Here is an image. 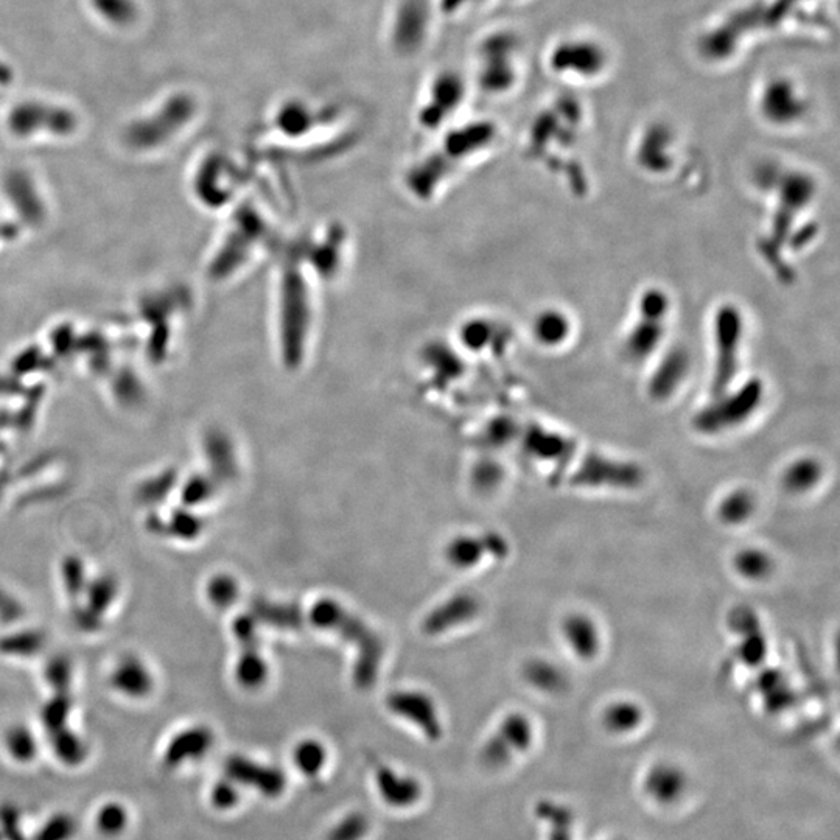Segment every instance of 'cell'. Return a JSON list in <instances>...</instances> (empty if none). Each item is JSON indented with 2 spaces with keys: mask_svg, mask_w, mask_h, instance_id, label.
<instances>
[{
  "mask_svg": "<svg viewBox=\"0 0 840 840\" xmlns=\"http://www.w3.org/2000/svg\"><path fill=\"white\" fill-rule=\"evenodd\" d=\"M60 579L63 590L70 599L80 598L89 581L83 559L75 554L64 557L60 567Z\"/></svg>",
  "mask_w": 840,
  "mask_h": 840,
  "instance_id": "60d3db41",
  "label": "cell"
},
{
  "mask_svg": "<svg viewBox=\"0 0 840 840\" xmlns=\"http://www.w3.org/2000/svg\"><path fill=\"white\" fill-rule=\"evenodd\" d=\"M215 487L210 478L203 475H196L189 478L182 484L181 500L182 506L195 509L196 506L207 503L214 497Z\"/></svg>",
  "mask_w": 840,
  "mask_h": 840,
  "instance_id": "f6af8a7d",
  "label": "cell"
},
{
  "mask_svg": "<svg viewBox=\"0 0 840 840\" xmlns=\"http://www.w3.org/2000/svg\"><path fill=\"white\" fill-rule=\"evenodd\" d=\"M638 318L624 338V352L632 363H644L660 349L668 329V316L637 310Z\"/></svg>",
  "mask_w": 840,
  "mask_h": 840,
  "instance_id": "e0dca14e",
  "label": "cell"
},
{
  "mask_svg": "<svg viewBox=\"0 0 840 840\" xmlns=\"http://www.w3.org/2000/svg\"><path fill=\"white\" fill-rule=\"evenodd\" d=\"M531 739L532 725L525 714H509L508 718L501 722L497 732L484 744L481 758L487 766H503L512 756L528 749Z\"/></svg>",
  "mask_w": 840,
  "mask_h": 840,
  "instance_id": "5bb4252c",
  "label": "cell"
},
{
  "mask_svg": "<svg viewBox=\"0 0 840 840\" xmlns=\"http://www.w3.org/2000/svg\"><path fill=\"white\" fill-rule=\"evenodd\" d=\"M270 669L259 648H243L235 663V679L243 688L257 690L268 679Z\"/></svg>",
  "mask_w": 840,
  "mask_h": 840,
  "instance_id": "d6a6232c",
  "label": "cell"
},
{
  "mask_svg": "<svg viewBox=\"0 0 840 840\" xmlns=\"http://www.w3.org/2000/svg\"><path fill=\"white\" fill-rule=\"evenodd\" d=\"M447 559L453 567L473 568L481 564L484 557L504 559L509 554V543L506 537L498 532H484L480 536L455 537L447 546Z\"/></svg>",
  "mask_w": 840,
  "mask_h": 840,
  "instance_id": "2e32d148",
  "label": "cell"
},
{
  "mask_svg": "<svg viewBox=\"0 0 840 840\" xmlns=\"http://www.w3.org/2000/svg\"><path fill=\"white\" fill-rule=\"evenodd\" d=\"M223 775L235 781L246 794L254 792L266 802L280 800L288 788L284 770L246 755L229 756L224 763Z\"/></svg>",
  "mask_w": 840,
  "mask_h": 840,
  "instance_id": "8fae6325",
  "label": "cell"
},
{
  "mask_svg": "<svg viewBox=\"0 0 840 840\" xmlns=\"http://www.w3.org/2000/svg\"><path fill=\"white\" fill-rule=\"evenodd\" d=\"M501 2H506V4H518V2H525V0H501Z\"/></svg>",
  "mask_w": 840,
  "mask_h": 840,
  "instance_id": "816d5d0a",
  "label": "cell"
},
{
  "mask_svg": "<svg viewBox=\"0 0 840 840\" xmlns=\"http://www.w3.org/2000/svg\"><path fill=\"white\" fill-rule=\"evenodd\" d=\"M117 596H119V584H117L116 578L111 574H100L95 578H89L81 599H86L84 607H88L89 610L103 618V615L116 602Z\"/></svg>",
  "mask_w": 840,
  "mask_h": 840,
  "instance_id": "1f68e13d",
  "label": "cell"
},
{
  "mask_svg": "<svg viewBox=\"0 0 840 840\" xmlns=\"http://www.w3.org/2000/svg\"><path fill=\"white\" fill-rule=\"evenodd\" d=\"M523 674L526 682L542 693H560L567 685L564 672L548 660H531L526 663Z\"/></svg>",
  "mask_w": 840,
  "mask_h": 840,
  "instance_id": "d590c367",
  "label": "cell"
},
{
  "mask_svg": "<svg viewBox=\"0 0 840 840\" xmlns=\"http://www.w3.org/2000/svg\"><path fill=\"white\" fill-rule=\"evenodd\" d=\"M252 615L259 621L260 626L266 624V626L280 630H298L304 623L301 609L294 604H288V602L257 599L252 604Z\"/></svg>",
  "mask_w": 840,
  "mask_h": 840,
  "instance_id": "4316f807",
  "label": "cell"
},
{
  "mask_svg": "<svg viewBox=\"0 0 840 840\" xmlns=\"http://www.w3.org/2000/svg\"><path fill=\"white\" fill-rule=\"evenodd\" d=\"M688 371H690V358L685 350H669L649 378L648 389L652 399H671L685 382Z\"/></svg>",
  "mask_w": 840,
  "mask_h": 840,
  "instance_id": "44dd1931",
  "label": "cell"
},
{
  "mask_svg": "<svg viewBox=\"0 0 840 840\" xmlns=\"http://www.w3.org/2000/svg\"><path fill=\"white\" fill-rule=\"evenodd\" d=\"M72 710H74V700L69 693H53L39 711V721L46 730V735L69 725Z\"/></svg>",
  "mask_w": 840,
  "mask_h": 840,
  "instance_id": "74e56055",
  "label": "cell"
},
{
  "mask_svg": "<svg viewBox=\"0 0 840 840\" xmlns=\"http://www.w3.org/2000/svg\"><path fill=\"white\" fill-rule=\"evenodd\" d=\"M46 646V634L38 629H21L0 640V652L10 657H36Z\"/></svg>",
  "mask_w": 840,
  "mask_h": 840,
  "instance_id": "e575fe53",
  "label": "cell"
},
{
  "mask_svg": "<svg viewBox=\"0 0 840 840\" xmlns=\"http://www.w3.org/2000/svg\"><path fill=\"white\" fill-rule=\"evenodd\" d=\"M532 332L534 338L540 346L548 347V349H556L567 343L571 335V321L567 313L557 308H548L543 310L534 319L532 324Z\"/></svg>",
  "mask_w": 840,
  "mask_h": 840,
  "instance_id": "484cf974",
  "label": "cell"
},
{
  "mask_svg": "<svg viewBox=\"0 0 840 840\" xmlns=\"http://www.w3.org/2000/svg\"><path fill=\"white\" fill-rule=\"evenodd\" d=\"M372 789L378 802L391 812L416 811L425 800V786L416 775L389 764H378L372 772Z\"/></svg>",
  "mask_w": 840,
  "mask_h": 840,
  "instance_id": "30bf717a",
  "label": "cell"
},
{
  "mask_svg": "<svg viewBox=\"0 0 840 840\" xmlns=\"http://www.w3.org/2000/svg\"><path fill=\"white\" fill-rule=\"evenodd\" d=\"M744 316L733 304H724L714 313L713 319V374L711 394L718 396L732 388L739 371L742 340H744Z\"/></svg>",
  "mask_w": 840,
  "mask_h": 840,
  "instance_id": "9c48e42d",
  "label": "cell"
},
{
  "mask_svg": "<svg viewBox=\"0 0 840 840\" xmlns=\"http://www.w3.org/2000/svg\"><path fill=\"white\" fill-rule=\"evenodd\" d=\"M438 24L431 0H392L383 25L386 49L397 60H414L430 46Z\"/></svg>",
  "mask_w": 840,
  "mask_h": 840,
  "instance_id": "8992f818",
  "label": "cell"
},
{
  "mask_svg": "<svg viewBox=\"0 0 840 840\" xmlns=\"http://www.w3.org/2000/svg\"><path fill=\"white\" fill-rule=\"evenodd\" d=\"M489 0H431L439 22H456L480 10Z\"/></svg>",
  "mask_w": 840,
  "mask_h": 840,
  "instance_id": "ee69618b",
  "label": "cell"
},
{
  "mask_svg": "<svg viewBox=\"0 0 840 840\" xmlns=\"http://www.w3.org/2000/svg\"><path fill=\"white\" fill-rule=\"evenodd\" d=\"M823 464L814 456H800L789 462L781 475L784 490L792 495L808 494L823 480Z\"/></svg>",
  "mask_w": 840,
  "mask_h": 840,
  "instance_id": "603a6c76",
  "label": "cell"
},
{
  "mask_svg": "<svg viewBox=\"0 0 840 840\" xmlns=\"http://www.w3.org/2000/svg\"><path fill=\"white\" fill-rule=\"evenodd\" d=\"M240 595V585L231 574H215L207 581L206 598L215 609H228L234 606Z\"/></svg>",
  "mask_w": 840,
  "mask_h": 840,
  "instance_id": "ab89813d",
  "label": "cell"
},
{
  "mask_svg": "<svg viewBox=\"0 0 840 840\" xmlns=\"http://www.w3.org/2000/svg\"><path fill=\"white\" fill-rule=\"evenodd\" d=\"M319 122V109L313 108L307 98L284 97L271 112V123L277 134L284 137H301Z\"/></svg>",
  "mask_w": 840,
  "mask_h": 840,
  "instance_id": "d6986e66",
  "label": "cell"
},
{
  "mask_svg": "<svg viewBox=\"0 0 840 840\" xmlns=\"http://www.w3.org/2000/svg\"><path fill=\"white\" fill-rule=\"evenodd\" d=\"M546 70L568 86L601 83L612 69V53L598 36L570 33L559 36L546 49Z\"/></svg>",
  "mask_w": 840,
  "mask_h": 840,
  "instance_id": "277c9868",
  "label": "cell"
},
{
  "mask_svg": "<svg viewBox=\"0 0 840 840\" xmlns=\"http://www.w3.org/2000/svg\"><path fill=\"white\" fill-rule=\"evenodd\" d=\"M259 629V621L254 618L252 613L238 616L232 624V632H234V637L237 638L238 643L242 644V649L259 648Z\"/></svg>",
  "mask_w": 840,
  "mask_h": 840,
  "instance_id": "7dc6e473",
  "label": "cell"
},
{
  "mask_svg": "<svg viewBox=\"0 0 840 840\" xmlns=\"http://www.w3.org/2000/svg\"><path fill=\"white\" fill-rule=\"evenodd\" d=\"M560 630L565 643L576 657L585 662L598 657L602 648V638L598 624L592 616H588L587 613H570L562 621Z\"/></svg>",
  "mask_w": 840,
  "mask_h": 840,
  "instance_id": "ffe728a7",
  "label": "cell"
},
{
  "mask_svg": "<svg viewBox=\"0 0 840 840\" xmlns=\"http://www.w3.org/2000/svg\"><path fill=\"white\" fill-rule=\"evenodd\" d=\"M501 476L503 475H501L500 467L495 466L492 462H487V464L478 467V470H476L475 484L481 487V489L490 490L500 483Z\"/></svg>",
  "mask_w": 840,
  "mask_h": 840,
  "instance_id": "f907efd6",
  "label": "cell"
},
{
  "mask_svg": "<svg viewBox=\"0 0 840 840\" xmlns=\"http://www.w3.org/2000/svg\"><path fill=\"white\" fill-rule=\"evenodd\" d=\"M109 686L123 699H148L156 690V676L144 658L136 654H125L117 658L108 677Z\"/></svg>",
  "mask_w": 840,
  "mask_h": 840,
  "instance_id": "9a60e30c",
  "label": "cell"
},
{
  "mask_svg": "<svg viewBox=\"0 0 840 840\" xmlns=\"http://www.w3.org/2000/svg\"><path fill=\"white\" fill-rule=\"evenodd\" d=\"M246 800V792L231 778H218L207 791V805L218 814H232L242 808Z\"/></svg>",
  "mask_w": 840,
  "mask_h": 840,
  "instance_id": "836d02e7",
  "label": "cell"
},
{
  "mask_svg": "<svg viewBox=\"0 0 840 840\" xmlns=\"http://www.w3.org/2000/svg\"><path fill=\"white\" fill-rule=\"evenodd\" d=\"M523 447L529 455L553 466L557 483L615 490L637 489L643 483V470L634 462L587 452L565 434L540 425L528 427Z\"/></svg>",
  "mask_w": 840,
  "mask_h": 840,
  "instance_id": "6da1fadb",
  "label": "cell"
},
{
  "mask_svg": "<svg viewBox=\"0 0 840 840\" xmlns=\"http://www.w3.org/2000/svg\"><path fill=\"white\" fill-rule=\"evenodd\" d=\"M78 825L69 812H55L49 819L44 820L32 840H74L77 836Z\"/></svg>",
  "mask_w": 840,
  "mask_h": 840,
  "instance_id": "7bdbcfd3",
  "label": "cell"
},
{
  "mask_svg": "<svg viewBox=\"0 0 840 840\" xmlns=\"http://www.w3.org/2000/svg\"><path fill=\"white\" fill-rule=\"evenodd\" d=\"M215 733L204 724H193L173 733L165 742L161 761L167 770H178L206 760L214 750Z\"/></svg>",
  "mask_w": 840,
  "mask_h": 840,
  "instance_id": "4fadbf2b",
  "label": "cell"
},
{
  "mask_svg": "<svg viewBox=\"0 0 840 840\" xmlns=\"http://www.w3.org/2000/svg\"><path fill=\"white\" fill-rule=\"evenodd\" d=\"M372 828L374 825L368 812L360 808L349 809L330 822L322 840H369Z\"/></svg>",
  "mask_w": 840,
  "mask_h": 840,
  "instance_id": "83f0119b",
  "label": "cell"
},
{
  "mask_svg": "<svg viewBox=\"0 0 840 840\" xmlns=\"http://www.w3.org/2000/svg\"><path fill=\"white\" fill-rule=\"evenodd\" d=\"M0 834L4 836V840H24L21 816L13 806L4 805L0 808Z\"/></svg>",
  "mask_w": 840,
  "mask_h": 840,
  "instance_id": "681fc988",
  "label": "cell"
},
{
  "mask_svg": "<svg viewBox=\"0 0 840 840\" xmlns=\"http://www.w3.org/2000/svg\"><path fill=\"white\" fill-rule=\"evenodd\" d=\"M480 612V599L470 595V593H458V595L448 598L447 601L441 602L438 607H434L428 613L424 620L425 634L431 635V637L444 634L448 630L456 629V627L464 626V624L475 620Z\"/></svg>",
  "mask_w": 840,
  "mask_h": 840,
  "instance_id": "ac0fdd59",
  "label": "cell"
},
{
  "mask_svg": "<svg viewBox=\"0 0 840 840\" xmlns=\"http://www.w3.org/2000/svg\"><path fill=\"white\" fill-rule=\"evenodd\" d=\"M523 55V39L514 28H490L473 47L472 89L495 100L514 94L522 83Z\"/></svg>",
  "mask_w": 840,
  "mask_h": 840,
  "instance_id": "7a4b0ae2",
  "label": "cell"
},
{
  "mask_svg": "<svg viewBox=\"0 0 840 840\" xmlns=\"http://www.w3.org/2000/svg\"><path fill=\"white\" fill-rule=\"evenodd\" d=\"M755 111L761 122L775 130H792L811 114V95L800 78L789 72H774L756 84Z\"/></svg>",
  "mask_w": 840,
  "mask_h": 840,
  "instance_id": "52a82bcc",
  "label": "cell"
},
{
  "mask_svg": "<svg viewBox=\"0 0 840 840\" xmlns=\"http://www.w3.org/2000/svg\"><path fill=\"white\" fill-rule=\"evenodd\" d=\"M0 840H4V836H2V834H0Z\"/></svg>",
  "mask_w": 840,
  "mask_h": 840,
  "instance_id": "f5cc1de1",
  "label": "cell"
},
{
  "mask_svg": "<svg viewBox=\"0 0 840 840\" xmlns=\"http://www.w3.org/2000/svg\"><path fill=\"white\" fill-rule=\"evenodd\" d=\"M469 75L456 67H439L428 75L417 97L414 119L420 130L442 133L453 125L469 102L472 92Z\"/></svg>",
  "mask_w": 840,
  "mask_h": 840,
  "instance_id": "5b68a950",
  "label": "cell"
},
{
  "mask_svg": "<svg viewBox=\"0 0 840 840\" xmlns=\"http://www.w3.org/2000/svg\"><path fill=\"white\" fill-rule=\"evenodd\" d=\"M24 616L25 609L22 602L13 593L8 592L7 588L0 585V624L2 626L18 624Z\"/></svg>",
  "mask_w": 840,
  "mask_h": 840,
  "instance_id": "c3c4849f",
  "label": "cell"
},
{
  "mask_svg": "<svg viewBox=\"0 0 840 840\" xmlns=\"http://www.w3.org/2000/svg\"><path fill=\"white\" fill-rule=\"evenodd\" d=\"M168 532V536L175 537L184 542L195 540L196 537L201 536L204 531L203 518L196 514L192 508L182 506L181 509H175L172 514L168 515L167 520L161 518V529L159 532Z\"/></svg>",
  "mask_w": 840,
  "mask_h": 840,
  "instance_id": "8d00e7d4",
  "label": "cell"
},
{
  "mask_svg": "<svg viewBox=\"0 0 840 840\" xmlns=\"http://www.w3.org/2000/svg\"><path fill=\"white\" fill-rule=\"evenodd\" d=\"M733 567L741 578L747 581H766L774 573V557L761 548H744L733 557Z\"/></svg>",
  "mask_w": 840,
  "mask_h": 840,
  "instance_id": "4dcf8cb0",
  "label": "cell"
},
{
  "mask_svg": "<svg viewBox=\"0 0 840 840\" xmlns=\"http://www.w3.org/2000/svg\"><path fill=\"white\" fill-rule=\"evenodd\" d=\"M764 385L760 378H750L738 389L728 388L694 416L693 427L705 436L725 433L746 424L760 408Z\"/></svg>",
  "mask_w": 840,
  "mask_h": 840,
  "instance_id": "ba28073f",
  "label": "cell"
},
{
  "mask_svg": "<svg viewBox=\"0 0 840 840\" xmlns=\"http://www.w3.org/2000/svg\"><path fill=\"white\" fill-rule=\"evenodd\" d=\"M131 825V812L125 803L108 800L98 806L94 814V826L100 836L117 839L128 831Z\"/></svg>",
  "mask_w": 840,
  "mask_h": 840,
  "instance_id": "f1b7e54d",
  "label": "cell"
},
{
  "mask_svg": "<svg viewBox=\"0 0 840 840\" xmlns=\"http://www.w3.org/2000/svg\"><path fill=\"white\" fill-rule=\"evenodd\" d=\"M47 739H49L53 756L63 766L75 769V767H80L88 760V742L69 725L60 728V730H55V732L47 733Z\"/></svg>",
  "mask_w": 840,
  "mask_h": 840,
  "instance_id": "cb8c5ba5",
  "label": "cell"
},
{
  "mask_svg": "<svg viewBox=\"0 0 840 840\" xmlns=\"http://www.w3.org/2000/svg\"><path fill=\"white\" fill-rule=\"evenodd\" d=\"M386 707L397 718L416 728L427 741L438 742L444 738L441 713L428 694L416 690H399L389 694Z\"/></svg>",
  "mask_w": 840,
  "mask_h": 840,
  "instance_id": "7c38bea8",
  "label": "cell"
},
{
  "mask_svg": "<svg viewBox=\"0 0 840 840\" xmlns=\"http://www.w3.org/2000/svg\"><path fill=\"white\" fill-rule=\"evenodd\" d=\"M643 719V708L632 700H618L604 711V722L610 730L627 732L637 727Z\"/></svg>",
  "mask_w": 840,
  "mask_h": 840,
  "instance_id": "f35d334b",
  "label": "cell"
},
{
  "mask_svg": "<svg viewBox=\"0 0 840 840\" xmlns=\"http://www.w3.org/2000/svg\"><path fill=\"white\" fill-rule=\"evenodd\" d=\"M291 766L294 772L308 781L316 783L326 775L330 766L329 747L318 738H304L291 749Z\"/></svg>",
  "mask_w": 840,
  "mask_h": 840,
  "instance_id": "7402d4cb",
  "label": "cell"
},
{
  "mask_svg": "<svg viewBox=\"0 0 840 840\" xmlns=\"http://www.w3.org/2000/svg\"><path fill=\"white\" fill-rule=\"evenodd\" d=\"M42 676L53 693H69L74 683V665L66 655H53L44 665Z\"/></svg>",
  "mask_w": 840,
  "mask_h": 840,
  "instance_id": "b9f144b4",
  "label": "cell"
},
{
  "mask_svg": "<svg viewBox=\"0 0 840 840\" xmlns=\"http://www.w3.org/2000/svg\"><path fill=\"white\" fill-rule=\"evenodd\" d=\"M176 478L173 473H162L154 476L147 483L142 484L139 489V500L145 504H161L167 495H170L175 487Z\"/></svg>",
  "mask_w": 840,
  "mask_h": 840,
  "instance_id": "bcb514c9",
  "label": "cell"
},
{
  "mask_svg": "<svg viewBox=\"0 0 840 840\" xmlns=\"http://www.w3.org/2000/svg\"><path fill=\"white\" fill-rule=\"evenodd\" d=\"M2 747L13 763L28 766L38 758L39 739L32 728L25 724H11L2 733Z\"/></svg>",
  "mask_w": 840,
  "mask_h": 840,
  "instance_id": "d4e9b609",
  "label": "cell"
},
{
  "mask_svg": "<svg viewBox=\"0 0 840 840\" xmlns=\"http://www.w3.org/2000/svg\"><path fill=\"white\" fill-rule=\"evenodd\" d=\"M310 621L319 629L335 632L338 637L357 649L352 669L355 685L363 690L371 688L377 680L383 662V643L377 632L366 624V621L361 620L360 616L349 612L332 598L319 599L313 604Z\"/></svg>",
  "mask_w": 840,
  "mask_h": 840,
  "instance_id": "3957f363",
  "label": "cell"
},
{
  "mask_svg": "<svg viewBox=\"0 0 840 840\" xmlns=\"http://www.w3.org/2000/svg\"><path fill=\"white\" fill-rule=\"evenodd\" d=\"M756 511V498L752 490L738 487L728 492L718 506V518L725 525L738 526L746 523Z\"/></svg>",
  "mask_w": 840,
  "mask_h": 840,
  "instance_id": "f546056e",
  "label": "cell"
}]
</instances>
